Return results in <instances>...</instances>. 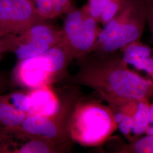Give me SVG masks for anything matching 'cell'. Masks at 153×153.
Returning a JSON list of instances; mask_svg holds the SVG:
<instances>
[{"label": "cell", "instance_id": "6da1fadb", "mask_svg": "<svg viewBox=\"0 0 153 153\" xmlns=\"http://www.w3.org/2000/svg\"><path fill=\"white\" fill-rule=\"evenodd\" d=\"M71 76L75 86L93 88L104 100L113 98L153 99V80L129 68L120 51L105 55L90 53L79 59Z\"/></svg>", "mask_w": 153, "mask_h": 153}, {"label": "cell", "instance_id": "7a4b0ae2", "mask_svg": "<svg viewBox=\"0 0 153 153\" xmlns=\"http://www.w3.org/2000/svg\"><path fill=\"white\" fill-rule=\"evenodd\" d=\"M117 129L113 112L108 105L81 99L73 110L68 126L71 141L86 147L103 144Z\"/></svg>", "mask_w": 153, "mask_h": 153}, {"label": "cell", "instance_id": "3957f363", "mask_svg": "<svg viewBox=\"0 0 153 153\" xmlns=\"http://www.w3.org/2000/svg\"><path fill=\"white\" fill-rule=\"evenodd\" d=\"M72 60L71 52L61 42L41 55L19 60L13 71V80L32 90L49 85L64 78Z\"/></svg>", "mask_w": 153, "mask_h": 153}, {"label": "cell", "instance_id": "277c9868", "mask_svg": "<svg viewBox=\"0 0 153 153\" xmlns=\"http://www.w3.org/2000/svg\"><path fill=\"white\" fill-rule=\"evenodd\" d=\"M80 99L79 91L74 88L61 99L60 107L54 114L27 115L18 128L69 148L71 140L68 130L69 122L73 110Z\"/></svg>", "mask_w": 153, "mask_h": 153}, {"label": "cell", "instance_id": "5b68a950", "mask_svg": "<svg viewBox=\"0 0 153 153\" xmlns=\"http://www.w3.org/2000/svg\"><path fill=\"white\" fill-rule=\"evenodd\" d=\"M62 33V43L69 48L74 59H79L90 54L101 30L98 21L88 13L83 6L74 7L65 14Z\"/></svg>", "mask_w": 153, "mask_h": 153}, {"label": "cell", "instance_id": "8992f818", "mask_svg": "<svg viewBox=\"0 0 153 153\" xmlns=\"http://www.w3.org/2000/svg\"><path fill=\"white\" fill-rule=\"evenodd\" d=\"M45 21L33 0H0V38L21 33Z\"/></svg>", "mask_w": 153, "mask_h": 153}, {"label": "cell", "instance_id": "52a82bcc", "mask_svg": "<svg viewBox=\"0 0 153 153\" xmlns=\"http://www.w3.org/2000/svg\"><path fill=\"white\" fill-rule=\"evenodd\" d=\"M68 150L67 147L18 128H0V153H64Z\"/></svg>", "mask_w": 153, "mask_h": 153}, {"label": "cell", "instance_id": "ba28073f", "mask_svg": "<svg viewBox=\"0 0 153 153\" xmlns=\"http://www.w3.org/2000/svg\"><path fill=\"white\" fill-rule=\"evenodd\" d=\"M146 24L145 5L142 0H140L131 16L115 35L91 53L96 55H107L119 51L128 44L141 40Z\"/></svg>", "mask_w": 153, "mask_h": 153}, {"label": "cell", "instance_id": "9c48e42d", "mask_svg": "<svg viewBox=\"0 0 153 153\" xmlns=\"http://www.w3.org/2000/svg\"><path fill=\"white\" fill-rule=\"evenodd\" d=\"M105 102L112 112H120L131 119L134 137L145 134L149 123V100L120 97L108 99Z\"/></svg>", "mask_w": 153, "mask_h": 153}, {"label": "cell", "instance_id": "30bf717a", "mask_svg": "<svg viewBox=\"0 0 153 153\" xmlns=\"http://www.w3.org/2000/svg\"><path fill=\"white\" fill-rule=\"evenodd\" d=\"M1 39L9 43H33L51 48L62 41V33L61 30L45 21L36 23L21 33L2 36Z\"/></svg>", "mask_w": 153, "mask_h": 153}, {"label": "cell", "instance_id": "8fae6325", "mask_svg": "<svg viewBox=\"0 0 153 153\" xmlns=\"http://www.w3.org/2000/svg\"><path fill=\"white\" fill-rule=\"evenodd\" d=\"M28 94L31 105L28 115H51L56 112L60 107V100L49 85L33 89Z\"/></svg>", "mask_w": 153, "mask_h": 153}, {"label": "cell", "instance_id": "7c38bea8", "mask_svg": "<svg viewBox=\"0 0 153 153\" xmlns=\"http://www.w3.org/2000/svg\"><path fill=\"white\" fill-rule=\"evenodd\" d=\"M27 115L16 108L5 96H0V128H18Z\"/></svg>", "mask_w": 153, "mask_h": 153}, {"label": "cell", "instance_id": "4fadbf2b", "mask_svg": "<svg viewBox=\"0 0 153 153\" xmlns=\"http://www.w3.org/2000/svg\"><path fill=\"white\" fill-rule=\"evenodd\" d=\"M118 153H153V134H146L121 145L116 150Z\"/></svg>", "mask_w": 153, "mask_h": 153}, {"label": "cell", "instance_id": "5bb4252c", "mask_svg": "<svg viewBox=\"0 0 153 153\" xmlns=\"http://www.w3.org/2000/svg\"><path fill=\"white\" fill-rule=\"evenodd\" d=\"M117 129L126 137L128 142L134 140L135 138L133 134V123L131 119L119 112H112Z\"/></svg>", "mask_w": 153, "mask_h": 153}, {"label": "cell", "instance_id": "9a60e30c", "mask_svg": "<svg viewBox=\"0 0 153 153\" xmlns=\"http://www.w3.org/2000/svg\"><path fill=\"white\" fill-rule=\"evenodd\" d=\"M6 98L17 109L28 115L30 112V100L28 94L22 92H15L6 95Z\"/></svg>", "mask_w": 153, "mask_h": 153}, {"label": "cell", "instance_id": "2e32d148", "mask_svg": "<svg viewBox=\"0 0 153 153\" xmlns=\"http://www.w3.org/2000/svg\"><path fill=\"white\" fill-rule=\"evenodd\" d=\"M33 1L39 14L44 19L48 21L59 16L52 0Z\"/></svg>", "mask_w": 153, "mask_h": 153}, {"label": "cell", "instance_id": "e0dca14e", "mask_svg": "<svg viewBox=\"0 0 153 153\" xmlns=\"http://www.w3.org/2000/svg\"><path fill=\"white\" fill-rule=\"evenodd\" d=\"M124 0H112L105 6L102 11L99 19V23L104 26L112 19L120 10Z\"/></svg>", "mask_w": 153, "mask_h": 153}, {"label": "cell", "instance_id": "ac0fdd59", "mask_svg": "<svg viewBox=\"0 0 153 153\" xmlns=\"http://www.w3.org/2000/svg\"><path fill=\"white\" fill-rule=\"evenodd\" d=\"M111 1L112 0H88V3L84 6L88 14L99 22L103 8Z\"/></svg>", "mask_w": 153, "mask_h": 153}, {"label": "cell", "instance_id": "d6986e66", "mask_svg": "<svg viewBox=\"0 0 153 153\" xmlns=\"http://www.w3.org/2000/svg\"><path fill=\"white\" fill-rule=\"evenodd\" d=\"M52 1L58 16L66 14L75 7L73 5L71 0H52Z\"/></svg>", "mask_w": 153, "mask_h": 153}, {"label": "cell", "instance_id": "ffe728a7", "mask_svg": "<svg viewBox=\"0 0 153 153\" xmlns=\"http://www.w3.org/2000/svg\"><path fill=\"white\" fill-rule=\"evenodd\" d=\"M137 69L145 71L149 78L153 80V49L152 53L138 65Z\"/></svg>", "mask_w": 153, "mask_h": 153}, {"label": "cell", "instance_id": "44dd1931", "mask_svg": "<svg viewBox=\"0 0 153 153\" xmlns=\"http://www.w3.org/2000/svg\"><path fill=\"white\" fill-rule=\"evenodd\" d=\"M146 7V24L149 28L153 42V2L145 4Z\"/></svg>", "mask_w": 153, "mask_h": 153}, {"label": "cell", "instance_id": "7402d4cb", "mask_svg": "<svg viewBox=\"0 0 153 153\" xmlns=\"http://www.w3.org/2000/svg\"><path fill=\"white\" fill-rule=\"evenodd\" d=\"M145 134H153V102L150 103L149 109V123Z\"/></svg>", "mask_w": 153, "mask_h": 153}, {"label": "cell", "instance_id": "603a6c76", "mask_svg": "<svg viewBox=\"0 0 153 153\" xmlns=\"http://www.w3.org/2000/svg\"><path fill=\"white\" fill-rule=\"evenodd\" d=\"M4 53L2 48V45H1V38H0V59L1 57V56Z\"/></svg>", "mask_w": 153, "mask_h": 153}, {"label": "cell", "instance_id": "cb8c5ba5", "mask_svg": "<svg viewBox=\"0 0 153 153\" xmlns=\"http://www.w3.org/2000/svg\"><path fill=\"white\" fill-rule=\"evenodd\" d=\"M142 2L144 4H148L150 2H153V0H142Z\"/></svg>", "mask_w": 153, "mask_h": 153}]
</instances>
